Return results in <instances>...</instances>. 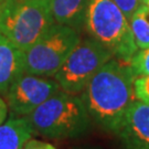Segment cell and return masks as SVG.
Returning a JSON list of instances; mask_svg holds the SVG:
<instances>
[{"instance_id":"16","label":"cell","mask_w":149,"mask_h":149,"mask_svg":"<svg viewBox=\"0 0 149 149\" xmlns=\"http://www.w3.org/2000/svg\"><path fill=\"white\" fill-rule=\"evenodd\" d=\"M8 104L5 102V100H2V97H0V125L5 123L6 118L8 116Z\"/></svg>"},{"instance_id":"12","label":"cell","mask_w":149,"mask_h":149,"mask_svg":"<svg viewBox=\"0 0 149 149\" xmlns=\"http://www.w3.org/2000/svg\"><path fill=\"white\" fill-rule=\"evenodd\" d=\"M129 26L137 48H149V6H139L129 19Z\"/></svg>"},{"instance_id":"7","label":"cell","mask_w":149,"mask_h":149,"mask_svg":"<svg viewBox=\"0 0 149 149\" xmlns=\"http://www.w3.org/2000/svg\"><path fill=\"white\" fill-rule=\"evenodd\" d=\"M59 91L61 87L55 80L24 72L11 84L6 94L11 116H27Z\"/></svg>"},{"instance_id":"19","label":"cell","mask_w":149,"mask_h":149,"mask_svg":"<svg viewBox=\"0 0 149 149\" xmlns=\"http://www.w3.org/2000/svg\"><path fill=\"white\" fill-rule=\"evenodd\" d=\"M145 104H147V105H149V100H148V101H147V102H146Z\"/></svg>"},{"instance_id":"14","label":"cell","mask_w":149,"mask_h":149,"mask_svg":"<svg viewBox=\"0 0 149 149\" xmlns=\"http://www.w3.org/2000/svg\"><path fill=\"white\" fill-rule=\"evenodd\" d=\"M113 1L120 8V10L124 12L128 21L134 12L137 10V8L143 3V0H113Z\"/></svg>"},{"instance_id":"6","label":"cell","mask_w":149,"mask_h":149,"mask_svg":"<svg viewBox=\"0 0 149 149\" xmlns=\"http://www.w3.org/2000/svg\"><path fill=\"white\" fill-rule=\"evenodd\" d=\"M113 58L111 51L94 39L81 40L53 77L62 91L79 95L96 72Z\"/></svg>"},{"instance_id":"2","label":"cell","mask_w":149,"mask_h":149,"mask_svg":"<svg viewBox=\"0 0 149 149\" xmlns=\"http://www.w3.org/2000/svg\"><path fill=\"white\" fill-rule=\"evenodd\" d=\"M24 117L33 134L50 139L79 138L88 132L92 124L82 97L62 90Z\"/></svg>"},{"instance_id":"10","label":"cell","mask_w":149,"mask_h":149,"mask_svg":"<svg viewBox=\"0 0 149 149\" xmlns=\"http://www.w3.org/2000/svg\"><path fill=\"white\" fill-rule=\"evenodd\" d=\"M90 0H50L54 21L80 32L85 27V17Z\"/></svg>"},{"instance_id":"15","label":"cell","mask_w":149,"mask_h":149,"mask_svg":"<svg viewBox=\"0 0 149 149\" xmlns=\"http://www.w3.org/2000/svg\"><path fill=\"white\" fill-rule=\"evenodd\" d=\"M23 149H56V148L52 144H49L47 141L30 138L24 144Z\"/></svg>"},{"instance_id":"8","label":"cell","mask_w":149,"mask_h":149,"mask_svg":"<svg viewBox=\"0 0 149 149\" xmlns=\"http://www.w3.org/2000/svg\"><path fill=\"white\" fill-rule=\"evenodd\" d=\"M114 135L123 149H149V105L132 102Z\"/></svg>"},{"instance_id":"9","label":"cell","mask_w":149,"mask_h":149,"mask_svg":"<svg viewBox=\"0 0 149 149\" xmlns=\"http://www.w3.org/2000/svg\"><path fill=\"white\" fill-rule=\"evenodd\" d=\"M24 73V51L0 33V94H7L11 84Z\"/></svg>"},{"instance_id":"1","label":"cell","mask_w":149,"mask_h":149,"mask_svg":"<svg viewBox=\"0 0 149 149\" xmlns=\"http://www.w3.org/2000/svg\"><path fill=\"white\" fill-rule=\"evenodd\" d=\"M135 74L129 63L113 58L104 64L81 93L92 122L115 134L126 111L135 101Z\"/></svg>"},{"instance_id":"18","label":"cell","mask_w":149,"mask_h":149,"mask_svg":"<svg viewBox=\"0 0 149 149\" xmlns=\"http://www.w3.org/2000/svg\"><path fill=\"white\" fill-rule=\"evenodd\" d=\"M143 3H145V5L149 6V0H143Z\"/></svg>"},{"instance_id":"20","label":"cell","mask_w":149,"mask_h":149,"mask_svg":"<svg viewBox=\"0 0 149 149\" xmlns=\"http://www.w3.org/2000/svg\"><path fill=\"white\" fill-rule=\"evenodd\" d=\"M80 149H84V148H80Z\"/></svg>"},{"instance_id":"17","label":"cell","mask_w":149,"mask_h":149,"mask_svg":"<svg viewBox=\"0 0 149 149\" xmlns=\"http://www.w3.org/2000/svg\"><path fill=\"white\" fill-rule=\"evenodd\" d=\"M6 0H0V13L2 11V8H3V5H5Z\"/></svg>"},{"instance_id":"13","label":"cell","mask_w":149,"mask_h":149,"mask_svg":"<svg viewBox=\"0 0 149 149\" xmlns=\"http://www.w3.org/2000/svg\"><path fill=\"white\" fill-rule=\"evenodd\" d=\"M129 65L135 76L149 75V48L138 49L130 60Z\"/></svg>"},{"instance_id":"11","label":"cell","mask_w":149,"mask_h":149,"mask_svg":"<svg viewBox=\"0 0 149 149\" xmlns=\"http://www.w3.org/2000/svg\"><path fill=\"white\" fill-rule=\"evenodd\" d=\"M32 135L33 129L27 118L11 116L0 125V149H23Z\"/></svg>"},{"instance_id":"4","label":"cell","mask_w":149,"mask_h":149,"mask_svg":"<svg viewBox=\"0 0 149 149\" xmlns=\"http://www.w3.org/2000/svg\"><path fill=\"white\" fill-rule=\"evenodd\" d=\"M53 23L50 0H6L0 33L22 51L37 42Z\"/></svg>"},{"instance_id":"5","label":"cell","mask_w":149,"mask_h":149,"mask_svg":"<svg viewBox=\"0 0 149 149\" xmlns=\"http://www.w3.org/2000/svg\"><path fill=\"white\" fill-rule=\"evenodd\" d=\"M80 41V34L73 28L53 23L24 51V72L53 77Z\"/></svg>"},{"instance_id":"3","label":"cell","mask_w":149,"mask_h":149,"mask_svg":"<svg viewBox=\"0 0 149 149\" xmlns=\"http://www.w3.org/2000/svg\"><path fill=\"white\" fill-rule=\"evenodd\" d=\"M85 28L92 39L120 61L129 63L138 50L128 19L113 0L88 1Z\"/></svg>"}]
</instances>
